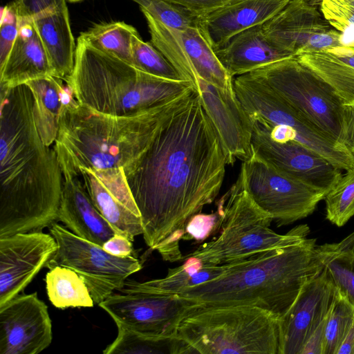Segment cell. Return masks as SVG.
Listing matches in <instances>:
<instances>
[{
    "instance_id": "d6a6232c",
    "label": "cell",
    "mask_w": 354,
    "mask_h": 354,
    "mask_svg": "<svg viewBox=\"0 0 354 354\" xmlns=\"http://www.w3.org/2000/svg\"><path fill=\"white\" fill-rule=\"evenodd\" d=\"M133 66L149 74L171 80H185L152 43L144 41L136 33L132 39Z\"/></svg>"
},
{
    "instance_id": "ab89813d",
    "label": "cell",
    "mask_w": 354,
    "mask_h": 354,
    "mask_svg": "<svg viewBox=\"0 0 354 354\" xmlns=\"http://www.w3.org/2000/svg\"><path fill=\"white\" fill-rule=\"evenodd\" d=\"M340 143L354 156V106H344Z\"/></svg>"
},
{
    "instance_id": "74e56055",
    "label": "cell",
    "mask_w": 354,
    "mask_h": 354,
    "mask_svg": "<svg viewBox=\"0 0 354 354\" xmlns=\"http://www.w3.org/2000/svg\"><path fill=\"white\" fill-rule=\"evenodd\" d=\"M67 0H13L9 6L19 21H32L38 16L58 9L66 4Z\"/></svg>"
},
{
    "instance_id": "4fadbf2b",
    "label": "cell",
    "mask_w": 354,
    "mask_h": 354,
    "mask_svg": "<svg viewBox=\"0 0 354 354\" xmlns=\"http://www.w3.org/2000/svg\"><path fill=\"white\" fill-rule=\"evenodd\" d=\"M98 306L121 326L136 332L159 336L176 335L177 327L199 304L178 295L122 288Z\"/></svg>"
},
{
    "instance_id": "4dcf8cb0",
    "label": "cell",
    "mask_w": 354,
    "mask_h": 354,
    "mask_svg": "<svg viewBox=\"0 0 354 354\" xmlns=\"http://www.w3.org/2000/svg\"><path fill=\"white\" fill-rule=\"evenodd\" d=\"M138 31L123 21L95 25L80 37L93 48L133 65L132 39Z\"/></svg>"
},
{
    "instance_id": "7c38bea8",
    "label": "cell",
    "mask_w": 354,
    "mask_h": 354,
    "mask_svg": "<svg viewBox=\"0 0 354 354\" xmlns=\"http://www.w3.org/2000/svg\"><path fill=\"white\" fill-rule=\"evenodd\" d=\"M240 173L255 204L279 226L306 218L326 194L287 174L252 152Z\"/></svg>"
},
{
    "instance_id": "3957f363",
    "label": "cell",
    "mask_w": 354,
    "mask_h": 354,
    "mask_svg": "<svg viewBox=\"0 0 354 354\" xmlns=\"http://www.w3.org/2000/svg\"><path fill=\"white\" fill-rule=\"evenodd\" d=\"M328 254V243L306 239L225 264L218 277L178 295L204 306H255L280 319L304 286L322 272Z\"/></svg>"
},
{
    "instance_id": "9a60e30c",
    "label": "cell",
    "mask_w": 354,
    "mask_h": 354,
    "mask_svg": "<svg viewBox=\"0 0 354 354\" xmlns=\"http://www.w3.org/2000/svg\"><path fill=\"white\" fill-rule=\"evenodd\" d=\"M251 120L252 151L277 169L326 194L341 178V169L319 153L295 140L276 142L266 125Z\"/></svg>"
},
{
    "instance_id": "ffe728a7",
    "label": "cell",
    "mask_w": 354,
    "mask_h": 354,
    "mask_svg": "<svg viewBox=\"0 0 354 354\" xmlns=\"http://www.w3.org/2000/svg\"><path fill=\"white\" fill-rule=\"evenodd\" d=\"M336 295L337 290L322 271L304 286L279 319L280 354H301L311 334L326 318Z\"/></svg>"
},
{
    "instance_id": "1f68e13d",
    "label": "cell",
    "mask_w": 354,
    "mask_h": 354,
    "mask_svg": "<svg viewBox=\"0 0 354 354\" xmlns=\"http://www.w3.org/2000/svg\"><path fill=\"white\" fill-rule=\"evenodd\" d=\"M326 217L342 227L354 216V166L346 170L324 197Z\"/></svg>"
},
{
    "instance_id": "83f0119b",
    "label": "cell",
    "mask_w": 354,
    "mask_h": 354,
    "mask_svg": "<svg viewBox=\"0 0 354 354\" xmlns=\"http://www.w3.org/2000/svg\"><path fill=\"white\" fill-rule=\"evenodd\" d=\"M118 335L104 354H194L189 346L174 336H159L136 332L117 326Z\"/></svg>"
},
{
    "instance_id": "277c9868",
    "label": "cell",
    "mask_w": 354,
    "mask_h": 354,
    "mask_svg": "<svg viewBox=\"0 0 354 354\" xmlns=\"http://www.w3.org/2000/svg\"><path fill=\"white\" fill-rule=\"evenodd\" d=\"M192 86L158 106L130 116L104 114L77 100L61 114L55 142L62 145L76 167L95 171L132 172L167 118Z\"/></svg>"
},
{
    "instance_id": "484cf974",
    "label": "cell",
    "mask_w": 354,
    "mask_h": 354,
    "mask_svg": "<svg viewBox=\"0 0 354 354\" xmlns=\"http://www.w3.org/2000/svg\"><path fill=\"white\" fill-rule=\"evenodd\" d=\"M184 259L185 261L182 265L169 269L163 278L142 283L127 279L123 288L179 295L187 289L215 279L225 269V265H215L193 256L187 255Z\"/></svg>"
},
{
    "instance_id": "44dd1931",
    "label": "cell",
    "mask_w": 354,
    "mask_h": 354,
    "mask_svg": "<svg viewBox=\"0 0 354 354\" xmlns=\"http://www.w3.org/2000/svg\"><path fill=\"white\" fill-rule=\"evenodd\" d=\"M290 0H229L201 14L198 28L214 50L230 38L251 27L262 25Z\"/></svg>"
},
{
    "instance_id": "f1b7e54d",
    "label": "cell",
    "mask_w": 354,
    "mask_h": 354,
    "mask_svg": "<svg viewBox=\"0 0 354 354\" xmlns=\"http://www.w3.org/2000/svg\"><path fill=\"white\" fill-rule=\"evenodd\" d=\"M46 288L51 304L59 309L93 307V299L80 276L63 266H54L46 275Z\"/></svg>"
},
{
    "instance_id": "30bf717a",
    "label": "cell",
    "mask_w": 354,
    "mask_h": 354,
    "mask_svg": "<svg viewBox=\"0 0 354 354\" xmlns=\"http://www.w3.org/2000/svg\"><path fill=\"white\" fill-rule=\"evenodd\" d=\"M50 233L58 248L46 266H59L76 272L85 282L95 304L114 291L120 290L131 274L140 270L142 263L137 256L113 255L96 243L84 239L57 223Z\"/></svg>"
},
{
    "instance_id": "d6986e66",
    "label": "cell",
    "mask_w": 354,
    "mask_h": 354,
    "mask_svg": "<svg viewBox=\"0 0 354 354\" xmlns=\"http://www.w3.org/2000/svg\"><path fill=\"white\" fill-rule=\"evenodd\" d=\"M53 147L63 175L58 221L77 236L103 246L116 232L93 204L64 147L57 142Z\"/></svg>"
},
{
    "instance_id": "7bdbcfd3",
    "label": "cell",
    "mask_w": 354,
    "mask_h": 354,
    "mask_svg": "<svg viewBox=\"0 0 354 354\" xmlns=\"http://www.w3.org/2000/svg\"><path fill=\"white\" fill-rule=\"evenodd\" d=\"M327 317L311 334L302 350L301 354H323L325 337V324Z\"/></svg>"
},
{
    "instance_id": "d4e9b609",
    "label": "cell",
    "mask_w": 354,
    "mask_h": 354,
    "mask_svg": "<svg viewBox=\"0 0 354 354\" xmlns=\"http://www.w3.org/2000/svg\"><path fill=\"white\" fill-rule=\"evenodd\" d=\"M35 100V118L41 138L48 146L55 143L63 109L75 102L73 89L64 80L55 76L26 83Z\"/></svg>"
},
{
    "instance_id": "60d3db41",
    "label": "cell",
    "mask_w": 354,
    "mask_h": 354,
    "mask_svg": "<svg viewBox=\"0 0 354 354\" xmlns=\"http://www.w3.org/2000/svg\"><path fill=\"white\" fill-rule=\"evenodd\" d=\"M102 248L107 252L118 257L137 256L134 253L133 241L118 234L106 241Z\"/></svg>"
},
{
    "instance_id": "5bb4252c",
    "label": "cell",
    "mask_w": 354,
    "mask_h": 354,
    "mask_svg": "<svg viewBox=\"0 0 354 354\" xmlns=\"http://www.w3.org/2000/svg\"><path fill=\"white\" fill-rule=\"evenodd\" d=\"M267 39L276 47L297 57L304 53L353 50L308 0H290L262 25Z\"/></svg>"
},
{
    "instance_id": "e575fe53",
    "label": "cell",
    "mask_w": 354,
    "mask_h": 354,
    "mask_svg": "<svg viewBox=\"0 0 354 354\" xmlns=\"http://www.w3.org/2000/svg\"><path fill=\"white\" fill-rule=\"evenodd\" d=\"M354 320V308L337 291L325 324L323 354H337Z\"/></svg>"
},
{
    "instance_id": "ba28073f",
    "label": "cell",
    "mask_w": 354,
    "mask_h": 354,
    "mask_svg": "<svg viewBox=\"0 0 354 354\" xmlns=\"http://www.w3.org/2000/svg\"><path fill=\"white\" fill-rule=\"evenodd\" d=\"M151 42L169 60L181 77L197 92L205 113L220 112L234 98L233 77L223 68L198 28L176 30L142 12Z\"/></svg>"
},
{
    "instance_id": "b9f144b4",
    "label": "cell",
    "mask_w": 354,
    "mask_h": 354,
    "mask_svg": "<svg viewBox=\"0 0 354 354\" xmlns=\"http://www.w3.org/2000/svg\"><path fill=\"white\" fill-rule=\"evenodd\" d=\"M199 14L211 11L229 0H165Z\"/></svg>"
},
{
    "instance_id": "f6af8a7d",
    "label": "cell",
    "mask_w": 354,
    "mask_h": 354,
    "mask_svg": "<svg viewBox=\"0 0 354 354\" xmlns=\"http://www.w3.org/2000/svg\"><path fill=\"white\" fill-rule=\"evenodd\" d=\"M310 3H313V4H316V3H318L319 4L320 1L322 0H308Z\"/></svg>"
},
{
    "instance_id": "f546056e",
    "label": "cell",
    "mask_w": 354,
    "mask_h": 354,
    "mask_svg": "<svg viewBox=\"0 0 354 354\" xmlns=\"http://www.w3.org/2000/svg\"><path fill=\"white\" fill-rule=\"evenodd\" d=\"M323 273L354 308V232L337 243H328Z\"/></svg>"
},
{
    "instance_id": "e0dca14e",
    "label": "cell",
    "mask_w": 354,
    "mask_h": 354,
    "mask_svg": "<svg viewBox=\"0 0 354 354\" xmlns=\"http://www.w3.org/2000/svg\"><path fill=\"white\" fill-rule=\"evenodd\" d=\"M57 248L52 234L42 231L0 237V306L24 291Z\"/></svg>"
},
{
    "instance_id": "836d02e7",
    "label": "cell",
    "mask_w": 354,
    "mask_h": 354,
    "mask_svg": "<svg viewBox=\"0 0 354 354\" xmlns=\"http://www.w3.org/2000/svg\"><path fill=\"white\" fill-rule=\"evenodd\" d=\"M165 26L176 30L198 28L201 14L165 0H132Z\"/></svg>"
},
{
    "instance_id": "8fae6325",
    "label": "cell",
    "mask_w": 354,
    "mask_h": 354,
    "mask_svg": "<svg viewBox=\"0 0 354 354\" xmlns=\"http://www.w3.org/2000/svg\"><path fill=\"white\" fill-rule=\"evenodd\" d=\"M236 97L250 118L270 126L284 124L297 132V142L312 149L339 169L354 166V156L342 145L327 138L272 88L248 73L233 80Z\"/></svg>"
},
{
    "instance_id": "bcb514c9",
    "label": "cell",
    "mask_w": 354,
    "mask_h": 354,
    "mask_svg": "<svg viewBox=\"0 0 354 354\" xmlns=\"http://www.w3.org/2000/svg\"><path fill=\"white\" fill-rule=\"evenodd\" d=\"M67 1L71 3H76V2H80V1H82L84 0H67Z\"/></svg>"
},
{
    "instance_id": "ee69618b",
    "label": "cell",
    "mask_w": 354,
    "mask_h": 354,
    "mask_svg": "<svg viewBox=\"0 0 354 354\" xmlns=\"http://www.w3.org/2000/svg\"><path fill=\"white\" fill-rule=\"evenodd\" d=\"M337 354H354V320Z\"/></svg>"
},
{
    "instance_id": "2e32d148",
    "label": "cell",
    "mask_w": 354,
    "mask_h": 354,
    "mask_svg": "<svg viewBox=\"0 0 354 354\" xmlns=\"http://www.w3.org/2000/svg\"><path fill=\"white\" fill-rule=\"evenodd\" d=\"M52 339L48 307L37 292L19 294L0 306V354H37Z\"/></svg>"
},
{
    "instance_id": "7402d4cb",
    "label": "cell",
    "mask_w": 354,
    "mask_h": 354,
    "mask_svg": "<svg viewBox=\"0 0 354 354\" xmlns=\"http://www.w3.org/2000/svg\"><path fill=\"white\" fill-rule=\"evenodd\" d=\"M262 25L240 32L214 50L232 77L277 61L295 57L273 45L263 33Z\"/></svg>"
},
{
    "instance_id": "5b68a950",
    "label": "cell",
    "mask_w": 354,
    "mask_h": 354,
    "mask_svg": "<svg viewBox=\"0 0 354 354\" xmlns=\"http://www.w3.org/2000/svg\"><path fill=\"white\" fill-rule=\"evenodd\" d=\"M77 101L97 112L130 116L166 102L193 86L145 73L77 39L71 75L65 80Z\"/></svg>"
},
{
    "instance_id": "6da1fadb",
    "label": "cell",
    "mask_w": 354,
    "mask_h": 354,
    "mask_svg": "<svg viewBox=\"0 0 354 354\" xmlns=\"http://www.w3.org/2000/svg\"><path fill=\"white\" fill-rule=\"evenodd\" d=\"M227 165L220 138L193 88L126 177L141 215L145 242L164 261L183 258L180 241L187 223L215 200Z\"/></svg>"
},
{
    "instance_id": "8992f818",
    "label": "cell",
    "mask_w": 354,
    "mask_h": 354,
    "mask_svg": "<svg viewBox=\"0 0 354 354\" xmlns=\"http://www.w3.org/2000/svg\"><path fill=\"white\" fill-rule=\"evenodd\" d=\"M176 335L198 354H280L279 319L251 306L199 304L180 322Z\"/></svg>"
},
{
    "instance_id": "f35d334b",
    "label": "cell",
    "mask_w": 354,
    "mask_h": 354,
    "mask_svg": "<svg viewBox=\"0 0 354 354\" xmlns=\"http://www.w3.org/2000/svg\"><path fill=\"white\" fill-rule=\"evenodd\" d=\"M218 227L219 217L217 212L212 214L198 213L187 223L183 239L203 241L218 230Z\"/></svg>"
},
{
    "instance_id": "603a6c76",
    "label": "cell",
    "mask_w": 354,
    "mask_h": 354,
    "mask_svg": "<svg viewBox=\"0 0 354 354\" xmlns=\"http://www.w3.org/2000/svg\"><path fill=\"white\" fill-rule=\"evenodd\" d=\"M48 76L53 72L32 21H19L15 42L0 67V86L12 88Z\"/></svg>"
},
{
    "instance_id": "cb8c5ba5",
    "label": "cell",
    "mask_w": 354,
    "mask_h": 354,
    "mask_svg": "<svg viewBox=\"0 0 354 354\" xmlns=\"http://www.w3.org/2000/svg\"><path fill=\"white\" fill-rule=\"evenodd\" d=\"M47 54L53 76L67 80L75 64L76 46L66 4L32 20Z\"/></svg>"
},
{
    "instance_id": "9c48e42d",
    "label": "cell",
    "mask_w": 354,
    "mask_h": 354,
    "mask_svg": "<svg viewBox=\"0 0 354 354\" xmlns=\"http://www.w3.org/2000/svg\"><path fill=\"white\" fill-rule=\"evenodd\" d=\"M248 74L272 88L322 135L342 145V100L328 83L295 57Z\"/></svg>"
},
{
    "instance_id": "ac0fdd59",
    "label": "cell",
    "mask_w": 354,
    "mask_h": 354,
    "mask_svg": "<svg viewBox=\"0 0 354 354\" xmlns=\"http://www.w3.org/2000/svg\"><path fill=\"white\" fill-rule=\"evenodd\" d=\"M76 168L93 204L116 234L131 241L143 234L141 215L122 169L94 171Z\"/></svg>"
},
{
    "instance_id": "52a82bcc",
    "label": "cell",
    "mask_w": 354,
    "mask_h": 354,
    "mask_svg": "<svg viewBox=\"0 0 354 354\" xmlns=\"http://www.w3.org/2000/svg\"><path fill=\"white\" fill-rule=\"evenodd\" d=\"M217 205L218 236L188 256L225 265L266 250L299 244L310 232L307 225H298L286 234L273 231L270 227L272 218L250 196L241 173Z\"/></svg>"
},
{
    "instance_id": "7a4b0ae2",
    "label": "cell",
    "mask_w": 354,
    "mask_h": 354,
    "mask_svg": "<svg viewBox=\"0 0 354 354\" xmlns=\"http://www.w3.org/2000/svg\"><path fill=\"white\" fill-rule=\"evenodd\" d=\"M27 84L1 86L0 237L41 232L58 221L63 175L46 145Z\"/></svg>"
},
{
    "instance_id": "4316f807",
    "label": "cell",
    "mask_w": 354,
    "mask_h": 354,
    "mask_svg": "<svg viewBox=\"0 0 354 354\" xmlns=\"http://www.w3.org/2000/svg\"><path fill=\"white\" fill-rule=\"evenodd\" d=\"M295 57L328 83L344 105L354 106V51L328 50Z\"/></svg>"
},
{
    "instance_id": "d590c367",
    "label": "cell",
    "mask_w": 354,
    "mask_h": 354,
    "mask_svg": "<svg viewBox=\"0 0 354 354\" xmlns=\"http://www.w3.org/2000/svg\"><path fill=\"white\" fill-rule=\"evenodd\" d=\"M320 10L324 18L342 34L354 30V0H322Z\"/></svg>"
},
{
    "instance_id": "8d00e7d4",
    "label": "cell",
    "mask_w": 354,
    "mask_h": 354,
    "mask_svg": "<svg viewBox=\"0 0 354 354\" xmlns=\"http://www.w3.org/2000/svg\"><path fill=\"white\" fill-rule=\"evenodd\" d=\"M19 20L13 9L7 5L1 10L0 28V67L3 65L15 42Z\"/></svg>"
}]
</instances>
